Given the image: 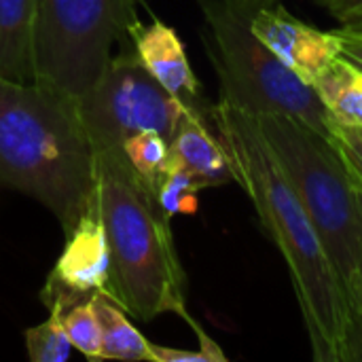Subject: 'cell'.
<instances>
[{"label":"cell","mask_w":362,"mask_h":362,"mask_svg":"<svg viewBox=\"0 0 362 362\" xmlns=\"http://www.w3.org/2000/svg\"><path fill=\"white\" fill-rule=\"evenodd\" d=\"M233 182L248 195L263 231L286 261L316 362H361L348 297L299 195L265 144L252 115L218 100L208 108Z\"/></svg>","instance_id":"cell-1"},{"label":"cell","mask_w":362,"mask_h":362,"mask_svg":"<svg viewBox=\"0 0 362 362\" xmlns=\"http://www.w3.org/2000/svg\"><path fill=\"white\" fill-rule=\"evenodd\" d=\"M0 187L38 199L66 235L93 208L95 148L74 98L0 78Z\"/></svg>","instance_id":"cell-2"},{"label":"cell","mask_w":362,"mask_h":362,"mask_svg":"<svg viewBox=\"0 0 362 362\" xmlns=\"http://www.w3.org/2000/svg\"><path fill=\"white\" fill-rule=\"evenodd\" d=\"M98 212L104 225L110 267L102 295L138 320L165 312L187 314V276L182 272L170 216L157 202L155 189L140 178L123 148L95 151Z\"/></svg>","instance_id":"cell-3"},{"label":"cell","mask_w":362,"mask_h":362,"mask_svg":"<svg viewBox=\"0 0 362 362\" xmlns=\"http://www.w3.org/2000/svg\"><path fill=\"white\" fill-rule=\"evenodd\" d=\"M252 117L274 159L310 214L348 297L356 325L362 257L358 187L333 142L308 123L282 112Z\"/></svg>","instance_id":"cell-4"},{"label":"cell","mask_w":362,"mask_h":362,"mask_svg":"<svg viewBox=\"0 0 362 362\" xmlns=\"http://www.w3.org/2000/svg\"><path fill=\"white\" fill-rule=\"evenodd\" d=\"M202 38L218 76L221 100L248 112H282L329 138V115L316 89L295 74L250 28L235 0H199Z\"/></svg>","instance_id":"cell-5"},{"label":"cell","mask_w":362,"mask_h":362,"mask_svg":"<svg viewBox=\"0 0 362 362\" xmlns=\"http://www.w3.org/2000/svg\"><path fill=\"white\" fill-rule=\"evenodd\" d=\"M138 0H36L34 83L76 102L98 83L112 59L134 53L129 28L138 21Z\"/></svg>","instance_id":"cell-6"},{"label":"cell","mask_w":362,"mask_h":362,"mask_svg":"<svg viewBox=\"0 0 362 362\" xmlns=\"http://www.w3.org/2000/svg\"><path fill=\"white\" fill-rule=\"evenodd\" d=\"M189 108L153 78L136 53L112 57L78 100L81 121L95 151L121 148L140 132H157L172 142Z\"/></svg>","instance_id":"cell-7"},{"label":"cell","mask_w":362,"mask_h":362,"mask_svg":"<svg viewBox=\"0 0 362 362\" xmlns=\"http://www.w3.org/2000/svg\"><path fill=\"white\" fill-rule=\"evenodd\" d=\"M108 267L110 252L95 202L93 208L66 235V248L49 274L42 301L59 295L64 297L68 310L76 301H83L87 295L91 297L93 293H104L108 282Z\"/></svg>","instance_id":"cell-8"},{"label":"cell","mask_w":362,"mask_h":362,"mask_svg":"<svg viewBox=\"0 0 362 362\" xmlns=\"http://www.w3.org/2000/svg\"><path fill=\"white\" fill-rule=\"evenodd\" d=\"M252 32L305 83L314 81L341 55L335 30L322 32L291 15L280 2L250 15Z\"/></svg>","instance_id":"cell-9"},{"label":"cell","mask_w":362,"mask_h":362,"mask_svg":"<svg viewBox=\"0 0 362 362\" xmlns=\"http://www.w3.org/2000/svg\"><path fill=\"white\" fill-rule=\"evenodd\" d=\"M129 38L142 66L165 91L191 108H202L199 81L193 74L178 34L170 25L161 23L159 19H155L151 25L136 21L129 28Z\"/></svg>","instance_id":"cell-10"},{"label":"cell","mask_w":362,"mask_h":362,"mask_svg":"<svg viewBox=\"0 0 362 362\" xmlns=\"http://www.w3.org/2000/svg\"><path fill=\"white\" fill-rule=\"evenodd\" d=\"M208 110L189 108L170 142L172 161L189 170L204 187L233 182V172L225 148L206 119Z\"/></svg>","instance_id":"cell-11"},{"label":"cell","mask_w":362,"mask_h":362,"mask_svg":"<svg viewBox=\"0 0 362 362\" xmlns=\"http://www.w3.org/2000/svg\"><path fill=\"white\" fill-rule=\"evenodd\" d=\"M36 0H0V78L34 83Z\"/></svg>","instance_id":"cell-12"},{"label":"cell","mask_w":362,"mask_h":362,"mask_svg":"<svg viewBox=\"0 0 362 362\" xmlns=\"http://www.w3.org/2000/svg\"><path fill=\"white\" fill-rule=\"evenodd\" d=\"M329 119L362 125V68L346 55L335 57L312 85Z\"/></svg>","instance_id":"cell-13"},{"label":"cell","mask_w":362,"mask_h":362,"mask_svg":"<svg viewBox=\"0 0 362 362\" xmlns=\"http://www.w3.org/2000/svg\"><path fill=\"white\" fill-rule=\"evenodd\" d=\"M91 303H93V312L100 325L102 358L155 362L151 344L125 318V312L117 303H112L102 293H93Z\"/></svg>","instance_id":"cell-14"},{"label":"cell","mask_w":362,"mask_h":362,"mask_svg":"<svg viewBox=\"0 0 362 362\" xmlns=\"http://www.w3.org/2000/svg\"><path fill=\"white\" fill-rule=\"evenodd\" d=\"M49 305V318L25 331V348L28 356L34 362H64L72 352V344L66 335L62 314L66 310L64 297L55 295L45 301Z\"/></svg>","instance_id":"cell-15"},{"label":"cell","mask_w":362,"mask_h":362,"mask_svg":"<svg viewBox=\"0 0 362 362\" xmlns=\"http://www.w3.org/2000/svg\"><path fill=\"white\" fill-rule=\"evenodd\" d=\"M123 153L132 168L146 180L153 189H157L159 180L172 165L170 142L157 132H140L123 142Z\"/></svg>","instance_id":"cell-16"},{"label":"cell","mask_w":362,"mask_h":362,"mask_svg":"<svg viewBox=\"0 0 362 362\" xmlns=\"http://www.w3.org/2000/svg\"><path fill=\"white\" fill-rule=\"evenodd\" d=\"M206 189L189 170L174 163L168 168L159 180L155 195L163 212L172 218L176 214H195L197 212V193Z\"/></svg>","instance_id":"cell-17"},{"label":"cell","mask_w":362,"mask_h":362,"mask_svg":"<svg viewBox=\"0 0 362 362\" xmlns=\"http://www.w3.org/2000/svg\"><path fill=\"white\" fill-rule=\"evenodd\" d=\"M62 322L66 335L74 350L85 354L87 358H102V339H100V325L93 312L91 297L76 301L62 314Z\"/></svg>","instance_id":"cell-18"},{"label":"cell","mask_w":362,"mask_h":362,"mask_svg":"<svg viewBox=\"0 0 362 362\" xmlns=\"http://www.w3.org/2000/svg\"><path fill=\"white\" fill-rule=\"evenodd\" d=\"M329 140L337 148L354 185L362 191V125H346L329 119Z\"/></svg>","instance_id":"cell-19"},{"label":"cell","mask_w":362,"mask_h":362,"mask_svg":"<svg viewBox=\"0 0 362 362\" xmlns=\"http://www.w3.org/2000/svg\"><path fill=\"white\" fill-rule=\"evenodd\" d=\"M325 8L341 21V28L362 30V0H320Z\"/></svg>","instance_id":"cell-20"},{"label":"cell","mask_w":362,"mask_h":362,"mask_svg":"<svg viewBox=\"0 0 362 362\" xmlns=\"http://www.w3.org/2000/svg\"><path fill=\"white\" fill-rule=\"evenodd\" d=\"M151 350H153L155 362H218L204 348L199 352H189V350H176V348L151 344Z\"/></svg>","instance_id":"cell-21"},{"label":"cell","mask_w":362,"mask_h":362,"mask_svg":"<svg viewBox=\"0 0 362 362\" xmlns=\"http://www.w3.org/2000/svg\"><path fill=\"white\" fill-rule=\"evenodd\" d=\"M335 34H337L339 47H341V55H346L348 59H352L362 68V30L339 28V30H335Z\"/></svg>","instance_id":"cell-22"},{"label":"cell","mask_w":362,"mask_h":362,"mask_svg":"<svg viewBox=\"0 0 362 362\" xmlns=\"http://www.w3.org/2000/svg\"><path fill=\"white\" fill-rule=\"evenodd\" d=\"M358 202H361V214H362L361 189H358ZM356 327H358V348H361V362H362V257H361V291H358V316H356Z\"/></svg>","instance_id":"cell-23"},{"label":"cell","mask_w":362,"mask_h":362,"mask_svg":"<svg viewBox=\"0 0 362 362\" xmlns=\"http://www.w3.org/2000/svg\"><path fill=\"white\" fill-rule=\"evenodd\" d=\"M244 11L248 13H255L259 8H265V6H272V4H278L280 0H235Z\"/></svg>","instance_id":"cell-24"}]
</instances>
